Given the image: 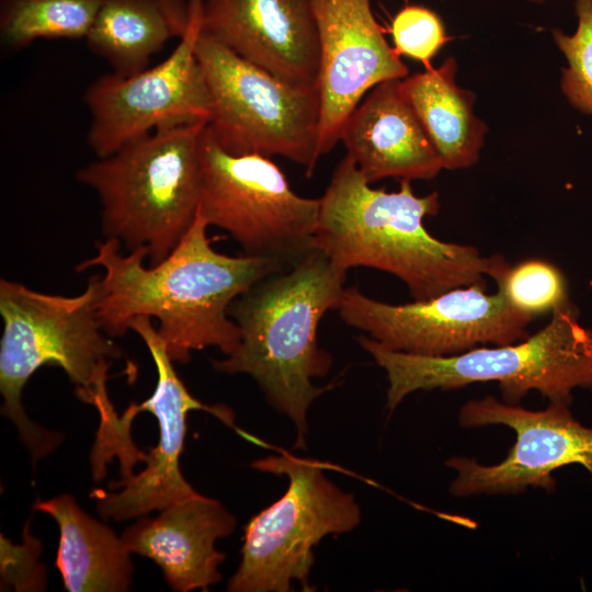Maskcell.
I'll return each instance as SVG.
<instances>
[{
	"instance_id": "cb8c5ba5",
	"label": "cell",
	"mask_w": 592,
	"mask_h": 592,
	"mask_svg": "<svg viewBox=\"0 0 592 592\" xmlns=\"http://www.w3.org/2000/svg\"><path fill=\"white\" fill-rule=\"evenodd\" d=\"M389 31L397 54L421 61L426 68L449 41L440 15L421 4H407L400 9Z\"/></svg>"
},
{
	"instance_id": "277c9868",
	"label": "cell",
	"mask_w": 592,
	"mask_h": 592,
	"mask_svg": "<svg viewBox=\"0 0 592 592\" xmlns=\"http://www.w3.org/2000/svg\"><path fill=\"white\" fill-rule=\"evenodd\" d=\"M101 275L90 276L84 292L75 296L36 292L1 278L0 341L1 412L18 428L33 464L54 451L61 436L33 423L22 406L31 376L44 365L60 367L76 385L77 396L92 405L107 394L106 380L119 348L106 338L96 315Z\"/></svg>"
},
{
	"instance_id": "ffe728a7",
	"label": "cell",
	"mask_w": 592,
	"mask_h": 592,
	"mask_svg": "<svg viewBox=\"0 0 592 592\" xmlns=\"http://www.w3.org/2000/svg\"><path fill=\"white\" fill-rule=\"evenodd\" d=\"M453 57L400 80V88L433 144L443 168L475 164L487 127L474 113L475 95L457 86Z\"/></svg>"
},
{
	"instance_id": "6da1fadb",
	"label": "cell",
	"mask_w": 592,
	"mask_h": 592,
	"mask_svg": "<svg viewBox=\"0 0 592 592\" xmlns=\"http://www.w3.org/2000/svg\"><path fill=\"white\" fill-rule=\"evenodd\" d=\"M207 227L197 210L177 247L149 266L144 264L146 248L123 254L115 239L96 243L95 255L76 271L103 269L96 315L107 335L125 334L134 318L145 316L157 319L173 362L186 363L193 351L208 346L225 355L237 349L240 330L229 316L230 305L261 280L288 267L273 259L219 253Z\"/></svg>"
},
{
	"instance_id": "d4e9b609",
	"label": "cell",
	"mask_w": 592,
	"mask_h": 592,
	"mask_svg": "<svg viewBox=\"0 0 592 592\" xmlns=\"http://www.w3.org/2000/svg\"><path fill=\"white\" fill-rule=\"evenodd\" d=\"M530 1L540 3V2H543L544 0H530Z\"/></svg>"
},
{
	"instance_id": "8fae6325",
	"label": "cell",
	"mask_w": 592,
	"mask_h": 592,
	"mask_svg": "<svg viewBox=\"0 0 592 592\" xmlns=\"http://www.w3.org/2000/svg\"><path fill=\"white\" fill-rule=\"evenodd\" d=\"M187 1V29L163 61L129 76L104 73L87 87V141L98 158L161 128L208 123L210 94L196 56L203 0Z\"/></svg>"
},
{
	"instance_id": "44dd1931",
	"label": "cell",
	"mask_w": 592,
	"mask_h": 592,
	"mask_svg": "<svg viewBox=\"0 0 592 592\" xmlns=\"http://www.w3.org/2000/svg\"><path fill=\"white\" fill-rule=\"evenodd\" d=\"M102 0H0V39L19 50L39 38H86Z\"/></svg>"
},
{
	"instance_id": "30bf717a",
	"label": "cell",
	"mask_w": 592,
	"mask_h": 592,
	"mask_svg": "<svg viewBox=\"0 0 592 592\" xmlns=\"http://www.w3.org/2000/svg\"><path fill=\"white\" fill-rule=\"evenodd\" d=\"M341 319L397 352L442 357L486 344L504 345L530 335L534 317L510 306L486 285L452 288L433 298L388 304L345 287L337 308Z\"/></svg>"
},
{
	"instance_id": "52a82bcc",
	"label": "cell",
	"mask_w": 592,
	"mask_h": 592,
	"mask_svg": "<svg viewBox=\"0 0 592 592\" xmlns=\"http://www.w3.org/2000/svg\"><path fill=\"white\" fill-rule=\"evenodd\" d=\"M196 56L212 101L207 129L232 155L280 156L311 175L318 160V87L293 86L201 31Z\"/></svg>"
},
{
	"instance_id": "e0dca14e",
	"label": "cell",
	"mask_w": 592,
	"mask_h": 592,
	"mask_svg": "<svg viewBox=\"0 0 592 592\" xmlns=\"http://www.w3.org/2000/svg\"><path fill=\"white\" fill-rule=\"evenodd\" d=\"M400 80H387L369 90L341 129L346 156L369 184L385 178L430 180L443 169Z\"/></svg>"
},
{
	"instance_id": "2e32d148",
	"label": "cell",
	"mask_w": 592,
	"mask_h": 592,
	"mask_svg": "<svg viewBox=\"0 0 592 592\" xmlns=\"http://www.w3.org/2000/svg\"><path fill=\"white\" fill-rule=\"evenodd\" d=\"M236 528L235 516L217 500L201 493L145 515L121 535L130 553L153 560L179 592L207 591L220 581L226 556L215 543Z\"/></svg>"
},
{
	"instance_id": "ac0fdd59",
	"label": "cell",
	"mask_w": 592,
	"mask_h": 592,
	"mask_svg": "<svg viewBox=\"0 0 592 592\" xmlns=\"http://www.w3.org/2000/svg\"><path fill=\"white\" fill-rule=\"evenodd\" d=\"M34 509L50 515L59 528L56 557L69 592L128 591L134 567L122 537L86 513L69 494L37 501Z\"/></svg>"
},
{
	"instance_id": "9a60e30c",
	"label": "cell",
	"mask_w": 592,
	"mask_h": 592,
	"mask_svg": "<svg viewBox=\"0 0 592 592\" xmlns=\"http://www.w3.org/2000/svg\"><path fill=\"white\" fill-rule=\"evenodd\" d=\"M202 31L244 60L298 87H318L312 0H203Z\"/></svg>"
},
{
	"instance_id": "d6986e66",
	"label": "cell",
	"mask_w": 592,
	"mask_h": 592,
	"mask_svg": "<svg viewBox=\"0 0 592 592\" xmlns=\"http://www.w3.org/2000/svg\"><path fill=\"white\" fill-rule=\"evenodd\" d=\"M189 19L186 0H102L84 39L112 72L129 76L146 69L171 38L180 39Z\"/></svg>"
},
{
	"instance_id": "8992f818",
	"label": "cell",
	"mask_w": 592,
	"mask_h": 592,
	"mask_svg": "<svg viewBox=\"0 0 592 592\" xmlns=\"http://www.w3.org/2000/svg\"><path fill=\"white\" fill-rule=\"evenodd\" d=\"M578 317V309L568 303L553 310L549 322L522 341L442 357L392 351L365 335L357 341L386 372L390 412L418 390H448L486 382L498 383L508 403H517L532 390L549 401L570 403L573 389L592 390V329Z\"/></svg>"
},
{
	"instance_id": "5b68a950",
	"label": "cell",
	"mask_w": 592,
	"mask_h": 592,
	"mask_svg": "<svg viewBox=\"0 0 592 592\" xmlns=\"http://www.w3.org/2000/svg\"><path fill=\"white\" fill-rule=\"evenodd\" d=\"M207 123L158 129L77 172L101 205L105 239L164 259L193 224L200 202V149Z\"/></svg>"
},
{
	"instance_id": "9c48e42d",
	"label": "cell",
	"mask_w": 592,
	"mask_h": 592,
	"mask_svg": "<svg viewBox=\"0 0 592 592\" xmlns=\"http://www.w3.org/2000/svg\"><path fill=\"white\" fill-rule=\"evenodd\" d=\"M206 125L198 213L208 226L227 231L244 254L291 267L317 248L320 200L296 194L270 157L225 151Z\"/></svg>"
},
{
	"instance_id": "5bb4252c",
	"label": "cell",
	"mask_w": 592,
	"mask_h": 592,
	"mask_svg": "<svg viewBox=\"0 0 592 592\" xmlns=\"http://www.w3.org/2000/svg\"><path fill=\"white\" fill-rule=\"evenodd\" d=\"M320 44V156L340 141L342 126L380 82L403 79L408 68L390 47L372 0H312Z\"/></svg>"
},
{
	"instance_id": "603a6c76",
	"label": "cell",
	"mask_w": 592,
	"mask_h": 592,
	"mask_svg": "<svg viewBox=\"0 0 592 592\" xmlns=\"http://www.w3.org/2000/svg\"><path fill=\"white\" fill-rule=\"evenodd\" d=\"M574 8L576 32L571 35L559 30L553 32L567 60V67L561 70L560 87L577 111L592 115V0H576Z\"/></svg>"
},
{
	"instance_id": "7a4b0ae2",
	"label": "cell",
	"mask_w": 592,
	"mask_h": 592,
	"mask_svg": "<svg viewBox=\"0 0 592 592\" xmlns=\"http://www.w3.org/2000/svg\"><path fill=\"white\" fill-rule=\"evenodd\" d=\"M320 200L316 246L344 271L366 266L401 280L413 300L496 280L509 262L468 244L433 237L423 220L440 208L439 193L414 194L409 180L397 192L373 189L355 162L335 167Z\"/></svg>"
},
{
	"instance_id": "7c38bea8",
	"label": "cell",
	"mask_w": 592,
	"mask_h": 592,
	"mask_svg": "<svg viewBox=\"0 0 592 592\" xmlns=\"http://www.w3.org/2000/svg\"><path fill=\"white\" fill-rule=\"evenodd\" d=\"M569 405L550 401L546 409L534 411L493 396L464 403L458 413L463 428L504 425L516 437L499 464L447 459L445 465L456 471L449 492L455 497L516 494L530 487L551 492L556 487L553 473L568 465H580L592 476V428L576 420Z\"/></svg>"
},
{
	"instance_id": "7402d4cb",
	"label": "cell",
	"mask_w": 592,
	"mask_h": 592,
	"mask_svg": "<svg viewBox=\"0 0 592 592\" xmlns=\"http://www.w3.org/2000/svg\"><path fill=\"white\" fill-rule=\"evenodd\" d=\"M494 281L510 306L534 318L570 303L561 271L543 259L509 263Z\"/></svg>"
},
{
	"instance_id": "3957f363",
	"label": "cell",
	"mask_w": 592,
	"mask_h": 592,
	"mask_svg": "<svg viewBox=\"0 0 592 592\" xmlns=\"http://www.w3.org/2000/svg\"><path fill=\"white\" fill-rule=\"evenodd\" d=\"M346 271L316 248L291 267L269 275L239 296L229 316L240 330L237 349L215 369L250 375L267 401L287 415L306 446L307 411L330 387H317L331 356L318 346L319 322L338 308Z\"/></svg>"
},
{
	"instance_id": "4fadbf2b",
	"label": "cell",
	"mask_w": 592,
	"mask_h": 592,
	"mask_svg": "<svg viewBox=\"0 0 592 592\" xmlns=\"http://www.w3.org/2000/svg\"><path fill=\"white\" fill-rule=\"evenodd\" d=\"M129 330L135 331L148 349L157 369V385L147 400L130 406L126 413L134 418L140 410L151 412L158 421L159 440L148 454L138 451L135 455L134 462H145L144 470L124 475L122 480L110 483L111 488H121L119 491L94 489L91 492L100 515L113 521L141 517L196 496L198 492L184 479L180 469L186 415L191 410H206L226 422L230 421L224 408L205 406L191 395L178 376L150 317L134 318Z\"/></svg>"
},
{
	"instance_id": "ba28073f",
	"label": "cell",
	"mask_w": 592,
	"mask_h": 592,
	"mask_svg": "<svg viewBox=\"0 0 592 592\" xmlns=\"http://www.w3.org/2000/svg\"><path fill=\"white\" fill-rule=\"evenodd\" d=\"M253 468L288 478L286 492L244 527L241 561L231 592H287L292 581L311 591L314 547L327 535L354 530L361 511L354 497L323 474L320 463L288 453L252 463Z\"/></svg>"
}]
</instances>
